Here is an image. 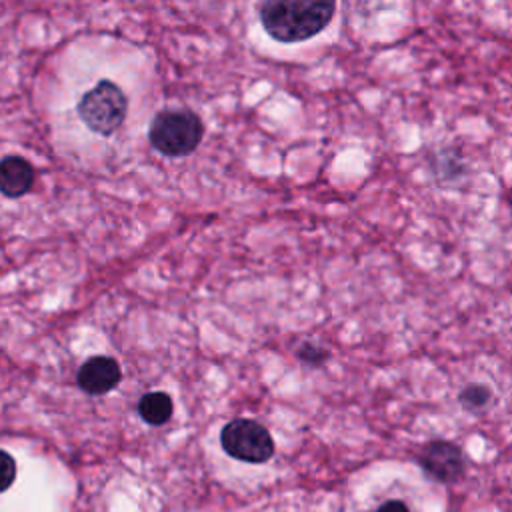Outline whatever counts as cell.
<instances>
[{"label":"cell","instance_id":"obj_1","mask_svg":"<svg viewBox=\"0 0 512 512\" xmlns=\"http://www.w3.org/2000/svg\"><path fill=\"white\" fill-rule=\"evenodd\" d=\"M334 10L336 4L330 0H274L260 6V22L274 40L294 44L320 34Z\"/></svg>","mask_w":512,"mask_h":512},{"label":"cell","instance_id":"obj_2","mask_svg":"<svg viewBox=\"0 0 512 512\" xmlns=\"http://www.w3.org/2000/svg\"><path fill=\"white\" fill-rule=\"evenodd\" d=\"M204 136V124L192 110H162L154 116L148 138L164 156L180 158L198 148Z\"/></svg>","mask_w":512,"mask_h":512},{"label":"cell","instance_id":"obj_3","mask_svg":"<svg viewBox=\"0 0 512 512\" xmlns=\"http://www.w3.org/2000/svg\"><path fill=\"white\" fill-rule=\"evenodd\" d=\"M128 112V100L118 84L112 80H100L92 90H88L78 102L80 120L98 134L116 132Z\"/></svg>","mask_w":512,"mask_h":512},{"label":"cell","instance_id":"obj_4","mask_svg":"<svg viewBox=\"0 0 512 512\" xmlns=\"http://www.w3.org/2000/svg\"><path fill=\"white\" fill-rule=\"evenodd\" d=\"M220 444L228 456L250 464H262L274 454L270 432L250 418L230 420L220 432Z\"/></svg>","mask_w":512,"mask_h":512},{"label":"cell","instance_id":"obj_5","mask_svg":"<svg viewBox=\"0 0 512 512\" xmlns=\"http://www.w3.org/2000/svg\"><path fill=\"white\" fill-rule=\"evenodd\" d=\"M420 466L438 482H454L464 470V458L456 444L434 440L420 452Z\"/></svg>","mask_w":512,"mask_h":512},{"label":"cell","instance_id":"obj_6","mask_svg":"<svg viewBox=\"0 0 512 512\" xmlns=\"http://www.w3.org/2000/svg\"><path fill=\"white\" fill-rule=\"evenodd\" d=\"M122 378L120 364L110 356H92L78 370V386L86 394H106L118 386Z\"/></svg>","mask_w":512,"mask_h":512},{"label":"cell","instance_id":"obj_7","mask_svg":"<svg viewBox=\"0 0 512 512\" xmlns=\"http://www.w3.org/2000/svg\"><path fill=\"white\" fill-rule=\"evenodd\" d=\"M34 184V168L22 156L0 160V192L8 198L24 196Z\"/></svg>","mask_w":512,"mask_h":512},{"label":"cell","instance_id":"obj_8","mask_svg":"<svg viewBox=\"0 0 512 512\" xmlns=\"http://www.w3.org/2000/svg\"><path fill=\"white\" fill-rule=\"evenodd\" d=\"M174 410L172 398L166 392H148L138 402L140 418L150 426H160L170 420Z\"/></svg>","mask_w":512,"mask_h":512},{"label":"cell","instance_id":"obj_9","mask_svg":"<svg viewBox=\"0 0 512 512\" xmlns=\"http://www.w3.org/2000/svg\"><path fill=\"white\" fill-rule=\"evenodd\" d=\"M492 400V392L484 384H470L460 392V404L468 410H482Z\"/></svg>","mask_w":512,"mask_h":512},{"label":"cell","instance_id":"obj_10","mask_svg":"<svg viewBox=\"0 0 512 512\" xmlns=\"http://www.w3.org/2000/svg\"><path fill=\"white\" fill-rule=\"evenodd\" d=\"M14 478H16V462L8 452L0 450V492L8 490Z\"/></svg>","mask_w":512,"mask_h":512},{"label":"cell","instance_id":"obj_11","mask_svg":"<svg viewBox=\"0 0 512 512\" xmlns=\"http://www.w3.org/2000/svg\"><path fill=\"white\" fill-rule=\"evenodd\" d=\"M326 356H328V352L324 348H320V346H314V344H304L298 350V358L308 362V364H320Z\"/></svg>","mask_w":512,"mask_h":512},{"label":"cell","instance_id":"obj_12","mask_svg":"<svg viewBox=\"0 0 512 512\" xmlns=\"http://www.w3.org/2000/svg\"><path fill=\"white\" fill-rule=\"evenodd\" d=\"M376 512H410L402 500H386Z\"/></svg>","mask_w":512,"mask_h":512}]
</instances>
